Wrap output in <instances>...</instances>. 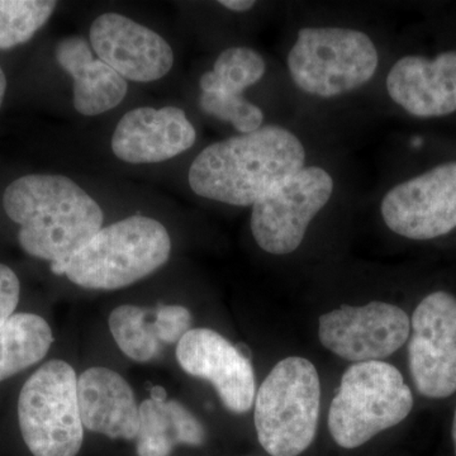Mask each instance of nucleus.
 <instances>
[{
  "mask_svg": "<svg viewBox=\"0 0 456 456\" xmlns=\"http://www.w3.org/2000/svg\"><path fill=\"white\" fill-rule=\"evenodd\" d=\"M305 164V146L296 134L281 126H264L206 147L189 169V185L207 200L254 206Z\"/></svg>",
  "mask_w": 456,
  "mask_h": 456,
  "instance_id": "nucleus-1",
  "label": "nucleus"
},
{
  "mask_svg": "<svg viewBox=\"0 0 456 456\" xmlns=\"http://www.w3.org/2000/svg\"><path fill=\"white\" fill-rule=\"evenodd\" d=\"M3 207L20 224L18 241L27 254L62 264L88 244L103 224L92 197L62 175H26L5 189Z\"/></svg>",
  "mask_w": 456,
  "mask_h": 456,
  "instance_id": "nucleus-2",
  "label": "nucleus"
},
{
  "mask_svg": "<svg viewBox=\"0 0 456 456\" xmlns=\"http://www.w3.org/2000/svg\"><path fill=\"white\" fill-rule=\"evenodd\" d=\"M170 253V236L160 222L132 216L102 228L82 250L51 270L79 287L114 290L152 274Z\"/></svg>",
  "mask_w": 456,
  "mask_h": 456,
  "instance_id": "nucleus-3",
  "label": "nucleus"
},
{
  "mask_svg": "<svg viewBox=\"0 0 456 456\" xmlns=\"http://www.w3.org/2000/svg\"><path fill=\"white\" fill-rule=\"evenodd\" d=\"M321 383L307 359L279 362L255 397V428L260 445L273 456H298L316 436Z\"/></svg>",
  "mask_w": 456,
  "mask_h": 456,
  "instance_id": "nucleus-4",
  "label": "nucleus"
},
{
  "mask_svg": "<svg viewBox=\"0 0 456 456\" xmlns=\"http://www.w3.org/2000/svg\"><path fill=\"white\" fill-rule=\"evenodd\" d=\"M412 408V392L397 368L383 362H355L342 375L330 407V434L341 448L356 449L401 424Z\"/></svg>",
  "mask_w": 456,
  "mask_h": 456,
  "instance_id": "nucleus-5",
  "label": "nucleus"
},
{
  "mask_svg": "<svg viewBox=\"0 0 456 456\" xmlns=\"http://www.w3.org/2000/svg\"><path fill=\"white\" fill-rule=\"evenodd\" d=\"M379 64L367 33L341 27H305L288 55L293 82L303 92L338 97L367 84Z\"/></svg>",
  "mask_w": 456,
  "mask_h": 456,
  "instance_id": "nucleus-6",
  "label": "nucleus"
},
{
  "mask_svg": "<svg viewBox=\"0 0 456 456\" xmlns=\"http://www.w3.org/2000/svg\"><path fill=\"white\" fill-rule=\"evenodd\" d=\"M18 422L33 456H77L84 426L77 373L68 362L51 360L27 379L18 398Z\"/></svg>",
  "mask_w": 456,
  "mask_h": 456,
  "instance_id": "nucleus-7",
  "label": "nucleus"
},
{
  "mask_svg": "<svg viewBox=\"0 0 456 456\" xmlns=\"http://www.w3.org/2000/svg\"><path fill=\"white\" fill-rule=\"evenodd\" d=\"M332 191L334 180L320 167H303L277 183L253 206L251 232L256 244L273 255L296 251Z\"/></svg>",
  "mask_w": 456,
  "mask_h": 456,
  "instance_id": "nucleus-8",
  "label": "nucleus"
},
{
  "mask_svg": "<svg viewBox=\"0 0 456 456\" xmlns=\"http://www.w3.org/2000/svg\"><path fill=\"white\" fill-rule=\"evenodd\" d=\"M408 345L417 391L428 398L456 392V298L446 292L426 297L413 312Z\"/></svg>",
  "mask_w": 456,
  "mask_h": 456,
  "instance_id": "nucleus-9",
  "label": "nucleus"
},
{
  "mask_svg": "<svg viewBox=\"0 0 456 456\" xmlns=\"http://www.w3.org/2000/svg\"><path fill=\"white\" fill-rule=\"evenodd\" d=\"M380 211L387 226L406 239L431 240L452 232L456 228V161L391 189Z\"/></svg>",
  "mask_w": 456,
  "mask_h": 456,
  "instance_id": "nucleus-10",
  "label": "nucleus"
},
{
  "mask_svg": "<svg viewBox=\"0 0 456 456\" xmlns=\"http://www.w3.org/2000/svg\"><path fill=\"white\" fill-rule=\"evenodd\" d=\"M411 322L397 305L370 302L362 307L341 305L320 318L323 346L350 362H378L403 346Z\"/></svg>",
  "mask_w": 456,
  "mask_h": 456,
  "instance_id": "nucleus-11",
  "label": "nucleus"
},
{
  "mask_svg": "<svg viewBox=\"0 0 456 456\" xmlns=\"http://www.w3.org/2000/svg\"><path fill=\"white\" fill-rule=\"evenodd\" d=\"M176 359L185 373L212 383L231 412L246 413L253 407L256 397L253 365L218 332L191 330L178 342Z\"/></svg>",
  "mask_w": 456,
  "mask_h": 456,
  "instance_id": "nucleus-12",
  "label": "nucleus"
},
{
  "mask_svg": "<svg viewBox=\"0 0 456 456\" xmlns=\"http://www.w3.org/2000/svg\"><path fill=\"white\" fill-rule=\"evenodd\" d=\"M89 37L99 60L125 80L155 82L173 68L170 45L152 29L122 14L99 16L90 27Z\"/></svg>",
  "mask_w": 456,
  "mask_h": 456,
  "instance_id": "nucleus-13",
  "label": "nucleus"
},
{
  "mask_svg": "<svg viewBox=\"0 0 456 456\" xmlns=\"http://www.w3.org/2000/svg\"><path fill=\"white\" fill-rule=\"evenodd\" d=\"M197 134L184 110L140 107L122 117L114 130L113 154L130 164H155L187 151Z\"/></svg>",
  "mask_w": 456,
  "mask_h": 456,
  "instance_id": "nucleus-14",
  "label": "nucleus"
},
{
  "mask_svg": "<svg viewBox=\"0 0 456 456\" xmlns=\"http://www.w3.org/2000/svg\"><path fill=\"white\" fill-rule=\"evenodd\" d=\"M389 97L419 118L448 116L456 110V51L434 60L424 56L399 59L388 77Z\"/></svg>",
  "mask_w": 456,
  "mask_h": 456,
  "instance_id": "nucleus-15",
  "label": "nucleus"
},
{
  "mask_svg": "<svg viewBox=\"0 0 456 456\" xmlns=\"http://www.w3.org/2000/svg\"><path fill=\"white\" fill-rule=\"evenodd\" d=\"M77 404L83 426L110 439L139 436L140 407L130 384L107 368H90L77 379Z\"/></svg>",
  "mask_w": 456,
  "mask_h": 456,
  "instance_id": "nucleus-16",
  "label": "nucleus"
},
{
  "mask_svg": "<svg viewBox=\"0 0 456 456\" xmlns=\"http://www.w3.org/2000/svg\"><path fill=\"white\" fill-rule=\"evenodd\" d=\"M56 61L74 79V107L83 116H98L121 104L127 82L102 60L94 59L88 42L79 36L57 44Z\"/></svg>",
  "mask_w": 456,
  "mask_h": 456,
  "instance_id": "nucleus-17",
  "label": "nucleus"
},
{
  "mask_svg": "<svg viewBox=\"0 0 456 456\" xmlns=\"http://www.w3.org/2000/svg\"><path fill=\"white\" fill-rule=\"evenodd\" d=\"M204 437L203 426L179 402L150 398L141 404L137 455L169 456L174 446H200Z\"/></svg>",
  "mask_w": 456,
  "mask_h": 456,
  "instance_id": "nucleus-18",
  "label": "nucleus"
},
{
  "mask_svg": "<svg viewBox=\"0 0 456 456\" xmlns=\"http://www.w3.org/2000/svg\"><path fill=\"white\" fill-rule=\"evenodd\" d=\"M53 342V331L44 318L13 314L0 327V382L41 362Z\"/></svg>",
  "mask_w": 456,
  "mask_h": 456,
  "instance_id": "nucleus-19",
  "label": "nucleus"
},
{
  "mask_svg": "<svg viewBox=\"0 0 456 456\" xmlns=\"http://www.w3.org/2000/svg\"><path fill=\"white\" fill-rule=\"evenodd\" d=\"M266 71L263 56L248 47H231L216 60L213 71L202 75L203 93L242 95L248 86L259 82Z\"/></svg>",
  "mask_w": 456,
  "mask_h": 456,
  "instance_id": "nucleus-20",
  "label": "nucleus"
},
{
  "mask_svg": "<svg viewBox=\"0 0 456 456\" xmlns=\"http://www.w3.org/2000/svg\"><path fill=\"white\" fill-rule=\"evenodd\" d=\"M151 312L136 305H119L110 314V329L114 341L128 358L149 362L160 353V341L149 321Z\"/></svg>",
  "mask_w": 456,
  "mask_h": 456,
  "instance_id": "nucleus-21",
  "label": "nucleus"
},
{
  "mask_svg": "<svg viewBox=\"0 0 456 456\" xmlns=\"http://www.w3.org/2000/svg\"><path fill=\"white\" fill-rule=\"evenodd\" d=\"M56 5L50 0H0V50L31 40L46 25Z\"/></svg>",
  "mask_w": 456,
  "mask_h": 456,
  "instance_id": "nucleus-22",
  "label": "nucleus"
},
{
  "mask_svg": "<svg viewBox=\"0 0 456 456\" xmlns=\"http://www.w3.org/2000/svg\"><path fill=\"white\" fill-rule=\"evenodd\" d=\"M200 104L204 113L232 123L241 134H251L263 127V110L246 101L242 95L202 93Z\"/></svg>",
  "mask_w": 456,
  "mask_h": 456,
  "instance_id": "nucleus-23",
  "label": "nucleus"
},
{
  "mask_svg": "<svg viewBox=\"0 0 456 456\" xmlns=\"http://www.w3.org/2000/svg\"><path fill=\"white\" fill-rule=\"evenodd\" d=\"M152 321L156 338L163 344H175L191 331V314L183 305H160Z\"/></svg>",
  "mask_w": 456,
  "mask_h": 456,
  "instance_id": "nucleus-24",
  "label": "nucleus"
},
{
  "mask_svg": "<svg viewBox=\"0 0 456 456\" xmlns=\"http://www.w3.org/2000/svg\"><path fill=\"white\" fill-rule=\"evenodd\" d=\"M20 296V284L16 273L0 264V327L13 316Z\"/></svg>",
  "mask_w": 456,
  "mask_h": 456,
  "instance_id": "nucleus-25",
  "label": "nucleus"
},
{
  "mask_svg": "<svg viewBox=\"0 0 456 456\" xmlns=\"http://www.w3.org/2000/svg\"><path fill=\"white\" fill-rule=\"evenodd\" d=\"M220 4L231 11L246 12L254 7L255 2L253 0H221Z\"/></svg>",
  "mask_w": 456,
  "mask_h": 456,
  "instance_id": "nucleus-26",
  "label": "nucleus"
},
{
  "mask_svg": "<svg viewBox=\"0 0 456 456\" xmlns=\"http://www.w3.org/2000/svg\"><path fill=\"white\" fill-rule=\"evenodd\" d=\"M5 92H7V77L4 71L0 68V108H2L3 101H4Z\"/></svg>",
  "mask_w": 456,
  "mask_h": 456,
  "instance_id": "nucleus-27",
  "label": "nucleus"
},
{
  "mask_svg": "<svg viewBox=\"0 0 456 456\" xmlns=\"http://www.w3.org/2000/svg\"><path fill=\"white\" fill-rule=\"evenodd\" d=\"M151 399H155V401H165V399H167V391H165L163 387H154V388L151 389Z\"/></svg>",
  "mask_w": 456,
  "mask_h": 456,
  "instance_id": "nucleus-28",
  "label": "nucleus"
},
{
  "mask_svg": "<svg viewBox=\"0 0 456 456\" xmlns=\"http://www.w3.org/2000/svg\"><path fill=\"white\" fill-rule=\"evenodd\" d=\"M236 349L245 359L250 360L251 362V351L245 344L237 345Z\"/></svg>",
  "mask_w": 456,
  "mask_h": 456,
  "instance_id": "nucleus-29",
  "label": "nucleus"
},
{
  "mask_svg": "<svg viewBox=\"0 0 456 456\" xmlns=\"http://www.w3.org/2000/svg\"><path fill=\"white\" fill-rule=\"evenodd\" d=\"M452 441H454V449H455V456H456V410L454 415V421H452Z\"/></svg>",
  "mask_w": 456,
  "mask_h": 456,
  "instance_id": "nucleus-30",
  "label": "nucleus"
}]
</instances>
